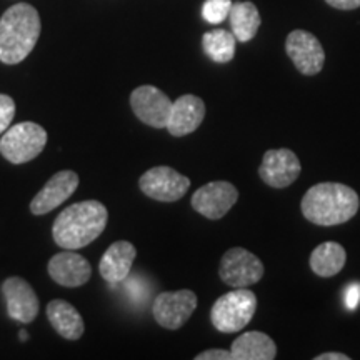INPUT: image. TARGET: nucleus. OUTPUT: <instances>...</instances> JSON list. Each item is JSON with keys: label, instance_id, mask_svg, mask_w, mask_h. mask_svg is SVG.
Segmentation results:
<instances>
[{"label": "nucleus", "instance_id": "f257e3e1", "mask_svg": "<svg viewBox=\"0 0 360 360\" xmlns=\"http://www.w3.org/2000/svg\"><path fill=\"white\" fill-rule=\"evenodd\" d=\"M105 205L97 200H84L67 207L58 214L52 227L53 240L67 250H77L92 244L105 231Z\"/></svg>", "mask_w": 360, "mask_h": 360}, {"label": "nucleus", "instance_id": "f03ea898", "mask_svg": "<svg viewBox=\"0 0 360 360\" xmlns=\"http://www.w3.org/2000/svg\"><path fill=\"white\" fill-rule=\"evenodd\" d=\"M359 205V195L352 187L339 182H322L309 188L300 209L309 222L330 227L352 219Z\"/></svg>", "mask_w": 360, "mask_h": 360}, {"label": "nucleus", "instance_id": "7ed1b4c3", "mask_svg": "<svg viewBox=\"0 0 360 360\" xmlns=\"http://www.w3.org/2000/svg\"><path fill=\"white\" fill-rule=\"evenodd\" d=\"M39 37V12L29 4L12 6L0 19V60L7 65L25 60Z\"/></svg>", "mask_w": 360, "mask_h": 360}, {"label": "nucleus", "instance_id": "20e7f679", "mask_svg": "<svg viewBox=\"0 0 360 360\" xmlns=\"http://www.w3.org/2000/svg\"><path fill=\"white\" fill-rule=\"evenodd\" d=\"M257 310V297L249 289H233L215 300L210 321L219 332L233 334L249 326Z\"/></svg>", "mask_w": 360, "mask_h": 360}, {"label": "nucleus", "instance_id": "39448f33", "mask_svg": "<svg viewBox=\"0 0 360 360\" xmlns=\"http://www.w3.org/2000/svg\"><path fill=\"white\" fill-rule=\"evenodd\" d=\"M47 143V132L34 122H22L8 127L0 141V154L11 164H25L39 157Z\"/></svg>", "mask_w": 360, "mask_h": 360}, {"label": "nucleus", "instance_id": "423d86ee", "mask_svg": "<svg viewBox=\"0 0 360 360\" xmlns=\"http://www.w3.org/2000/svg\"><path fill=\"white\" fill-rule=\"evenodd\" d=\"M219 276L229 287H250L264 277V264L244 247H233L220 260Z\"/></svg>", "mask_w": 360, "mask_h": 360}, {"label": "nucleus", "instance_id": "0eeeda50", "mask_svg": "<svg viewBox=\"0 0 360 360\" xmlns=\"http://www.w3.org/2000/svg\"><path fill=\"white\" fill-rule=\"evenodd\" d=\"M141 191L159 202H175L186 195L191 180L167 165L152 167L139 180Z\"/></svg>", "mask_w": 360, "mask_h": 360}, {"label": "nucleus", "instance_id": "6e6552de", "mask_svg": "<svg viewBox=\"0 0 360 360\" xmlns=\"http://www.w3.org/2000/svg\"><path fill=\"white\" fill-rule=\"evenodd\" d=\"M197 307V295L192 290H175L162 292L154 300L155 322L167 330H177L186 326Z\"/></svg>", "mask_w": 360, "mask_h": 360}, {"label": "nucleus", "instance_id": "1a4fd4ad", "mask_svg": "<svg viewBox=\"0 0 360 360\" xmlns=\"http://www.w3.org/2000/svg\"><path fill=\"white\" fill-rule=\"evenodd\" d=\"M172 101L154 85H141L130 94V105L141 122L154 129H165Z\"/></svg>", "mask_w": 360, "mask_h": 360}, {"label": "nucleus", "instance_id": "9d476101", "mask_svg": "<svg viewBox=\"0 0 360 360\" xmlns=\"http://www.w3.org/2000/svg\"><path fill=\"white\" fill-rule=\"evenodd\" d=\"M238 191L236 186L225 180L205 184L192 195L191 204L195 212L204 215L205 219L219 220L236 205Z\"/></svg>", "mask_w": 360, "mask_h": 360}, {"label": "nucleus", "instance_id": "9b49d317", "mask_svg": "<svg viewBox=\"0 0 360 360\" xmlns=\"http://www.w3.org/2000/svg\"><path fill=\"white\" fill-rule=\"evenodd\" d=\"M287 56L304 75H315L323 69L326 52L322 44L307 30H292L285 40Z\"/></svg>", "mask_w": 360, "mask_h": 360}, {"label": "nucleus", "instance_id": "f8f14e48", "mask_svg": "<svg viewBox=\"0 0 360 360\" xmlns=\"http://www.w3.org/2000/svg\"><path fill=\"white\" fill-rule=\"evenodd\" d=\"M300 165L299 157L289 148H272L264 154L259 175L265 184L274 188H285L299 179Z\"/></svg>", "mask_w": 360, "mask_h": 360}, {"label": "nucleus", "instance_id": "ddd939ff", "mask_svg": "<svg viewBox=\"0 0 360 360\" xmlns=\"http://www.w3.org/2000/svg\"><path fill=\"white\" fill-rule=\"evenodd\" d=\"M8 317L20 323H30L39 314V297L29 282L20 277H8L2 283Z\"/></svg>", "mask_w": 360, "mask_h": 360}, {"label": "nucleus", "instance_id": "4468645a", "mask_svg": "<svg viewBox=\"0 0 360 360\" xmlns=\"http://www.w3.org/2000/svg\"><path fill=\"white\" fill-rule=\"evenodd\" d=\"M79 187V175L74 170H62L49 179V182L40 188L37 195L30 202V212L44 215L52 212L56 207L69 199Z\"/></svg>", "mask_w": 360, "mask_h": 360}, {"label": "nucleus", "instance_id": "2eb2a0df", "mask_svg": "<svg viewBox=\"0 0 360 360\" xmlns=\"http://www.w3.org/2000/svg\"><path fill=\"white\" fill-rule=\"evenodd\" d=\"M205 117V103L200 97L197 96H187L179 97L177 101L172 103V110H170L167 129L170 135L174 137H184L195 132L204 122Z\"/></svg>", "mask_w": 360, "mask_h": 360}, {"label": "nucleus", "instance_id": "dca6fc26", "mask_svg": "<svg viewBox=\"0 0 360 360\" xmlns=\"http://www.w3.org/2000/svg\"><path fill=\"white\" fill-rule=\"evenodd\" d=\"M49 274L58 285L72 289V287H80L87 283L92 269L84 255L75 254L72 250H64L49 260Z\"/></svg>", "mask_w": 360, "mask_h": 360}, {"label": "nucleus", "instance_id": "f3484780", "mask_svg": "<svg viewBox=\"0 0 360 360\" xmlns=\"http://www.w3.org/2000/svg\"><path fill=\"white\" fill-rule=\"evenodd\" d=\"M135 255H137V250L130 242H114L103 254L101 265H98L103 281L112 283V285L124 282L132 270Z\"/></svg>", "mask_w": 360, "mask_h": 360}, {"label": "nucleus", "instance_id": "a211bd4d", "mask_svg": "<svg viewBox=\"0 0 360 360\" xmlns=\"http://www.w3.org/2000/svg\"><path fill=\"white\" fill-rule=\"evenodd\" d=\"M47 317L58 335L67 340H79L84 335L85 326L82 315L74 305L65 300H52L47 305Z\"/></svg>", "mask_w": 360, "mask_h": 360}, {"label": "nucleus", "instance_id": "6ab92c4d", "mask_svg": "<svg viewBox=\"0 0 360 360\" xmlns=\"http://www.w3.org/2000/svg\"><path fill=\"white\" fill-rule=\"evenodd\" d=\"M232 360H272L277 355L276 342L264 332H245L232 342Z\"/></svg>", "mask_w": 360, "mask_h": 360}, {"label": "nucleus", "instance_id": "aec40b11", "mask_svg": "<svg viewBox=\"0 0 360 360\" xmlns=\"http://www.w3.org/2000/svg\"><path fill=\"white\" fill-rule=\"evenodd\" d=\"M347 254L345 249L337 242H323L317 245L310 254V269L319 277H334L344 269Z\"/></svg>", "mask_w": 360, "mask_h": 360}, {"label": "nucleus", "instance_id": "412c9836", "mask_svg": "<svg viewBox=\"0 0 360 360\" xmlns=\"http://www.w3.org/2000/svg\"><path fill=\"white\" fill-rule=\"evenodd\" d=\"M229 20H231L232 34L236 35L238 42H249L254 39L257 35L260 24H262L259 8L252 2L232 4Z\"/></svg>", "mask_w": 360, "mask_h": 360}, {"label": "nucleus", "instance_id": "4be33fe9", "mask_svg": "<svg viewBox=\"0 0 360 360\" xmlns=\"http://www.w3.org/2000/svg\"><path fill=\"white\" fill-rule=\"evenodd\" d=\"M236 35L222 29L210 30L202 37V47L207 57L217 64H227L232 60L236 56Z\"/></svg>", "mask_w": 360, "mask_h": 360}, {"label": "nucleus", "instance_id": "5701e85b", "mask_svg": "<svg viewBox=\"0 0 360 360\" xmlns=\"http://www.w3.org/2000/svg\"><path fill=\"white\" fill-rule=\"evenodd\" d=\"M232 8V0H205L202 7V17L209 24H220L229 17Z\"/></svg>", "mask_w": 360, "mask_h": 360}, {"label": "nucleus", "instance_id": "b1692460", "mask_svg": "<svg viewBox=\"0 0 360 360\" xmlns=\"http://www.w3.org/2000/svg\"><path fill=\"white\" fill-rule=\"evenodd\" d=\"M13 115H15V102L12 97L0 94V135L11 127Z\"/></svg>", "mask_w": 360, "mask_h": 360}, {"label": "nucleus", "instance_id": "393cba45", "mask_svg": "<svg viewBox=\"0 0 360 360\" xmlns=\"http://www.w3.org/2000/svg\"><path fill=\"white\" fill-rule=\"evenodd\" d=\"M360 304V283H350L345 289V307L355 310Z\"/></svg>", "mask_w": 360, "mask_h": 360}, {"label": "nucleus", "instance_id": "a878e982", "mask_svg": "<svg viewBox=\"0 0 360 360\" xmlns=\"http://www.w3.org/2000/svg\"><path fill=\"white\" fill-rule=\"evenodd\" d=\"M195 360H232V354L231 350L210 349V350H204V352L197 354Z\"/></svg>", "mask_w": 360, "mask_h": 360}, {"label": "nucleus", "instance_id": "bb28decb", "mask_svg": "<svg viewBox=\"0 0 360 360\" xmlns=\"http://www.w3.org/2000/svg\"><path fill=\"white\" fill-rule=\"evenodd\" d=\"M330 7L339 8V11H354L360 7V0H326Z\"/></svg>", "mask_w": 360, "mask_h": 360}, {"label": "nucleus", "instance_id": "cd10ccee", "mask_svg": "<svg viewBox=\"0 0 360 360\" xmlns=\"http://www.w3.org/2000/svg\"><path fill=\"white\" fill-rule=\"evenodd\" d=\"M350 357L347 354H340V352H326V354H319L317 357H314V360H349Z\"/></svg>", "mask_w": 360, "mask_h": 360}, {"label": "nucleus", "instance_id": "c85d7f7f", "mask_svg": "<svg viewBox=\"0 0 360 360\" xmlns=\"http://www.w3.org/2000/svg\"><path fill=\"white\" fill-rule=\"evenodd\" d=\"M27 337H29V335H27V332H25V330H22V332H20V339H22V340H25Z\"/></svg>", "mask_w": 360, "mask_h": 360}]
</instances>
